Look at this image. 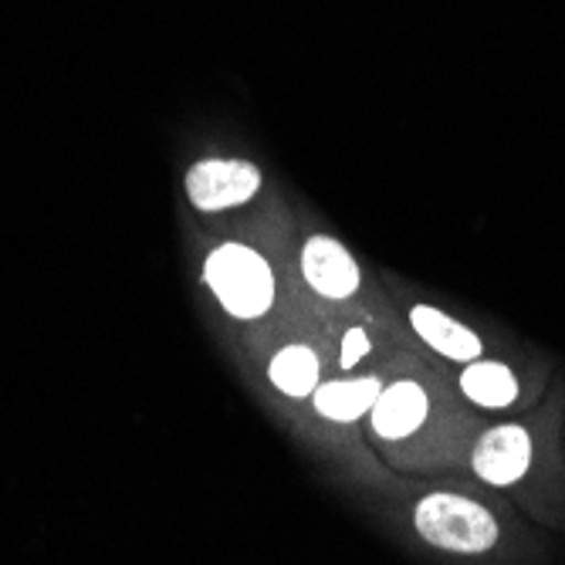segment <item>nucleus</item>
I'll return each mask as SVG.
<instances>
[{
  "mask_svg": "<svg viewBox=\"0 0 565 565\" xmlns=\"http://www.w3.org/2000/svg\"><path fill=\"white\" fill-rule=\"evenodd\" d=\"M414 525L424 542L457 555H481L491 552L498 542V522L491 511L471 498L447 494V491L427 494L417 504Z\"/></svg>",
  "mask_w": 565,
  "mask_h": 565,
  "instance_id": "f257e3e1",
  "label": "nucleus"
},
{
  "mask_svg": "<svg viewBox=\"0 0 565 565\" xmlns=\"http://www.w3.org/2000/svg\"><path fill=\"white\" fill-rule=\"evenodd\" d=\"M203 278L234 319H262L275 305L271 265L244 244H221L207 258Z\"/></svg>",
  "mask_w": 565,
  "mask_h": 565,
  "instance_id": "f03ea898",
  "label": "nucleus"
},
{
  "mask_svg": "<svg viewBox=\"0 0 565 565\" xmlns=\"http://www.w3.org/2000/svg\"><path fill=\"white\" fill-rule=\"evenodd\" d=\"M262 190V173L247 160H203L186 173V193L203 214L241 207Z\"/></svg>",
  "mask_w": 565,
  "mask_h": 565,
  "instance_id": "7ed1b4c3",
  "label": "nucleus"
},
{
  "mask_svg": "<svg viewBox=\"0 0 565 565\" xmlns=\"http://www.w3.org/2000/svg\"><path fill=\"white\" fill-rule=\"evenodd\" d=\"M471 465H475V475L484 484H494V488L519 484L532 468V437H529V430L519 427V424L491 427L475 444Z\"/></svg>",
  "mask_w": 565,
  "mask_h": 565,
  "instance_id": "20e7f679",
  "label": "nucleus"
},
{
  "mask_svg": "<svg viewBox=\"0 0 565 565\" xmlns=\"http://www.w3.org/2000/svg\"><path fill=\"white\" fill-rule=\"evenodd\" d=\"M301 271H305V281L322 298L342 301L359 291V265L335 237H326V234L308 237L301 247Z\"/></svg>",
  "mask_w": 565,
  "mask_h": 565,
  "instance_id": "39448f33",
  "label": "nucleus"
},
{
  "mask_svg": "<svg viewBox=\"0 0 565 565\" xmlns=\"http://www.w3.org/2000/svg\"><path fill=\"white\" fill-rule=\"evenodd\" d=\"M430 417V396L420 383L414 380H399L393 386H383L370 424L373 434L383 440H406L409 434H417Z\"/></svg>",
  "mask_w": 565,
  "mask_h": 565,
  "instance_id": "423d86ee",
  "label": "nucleus"
},
{
  "mask_svg": "<svg viewBox=\"0 0 565 565\" xmlns=\"http://www.w3.org/2000/svg\"><path fill=\"white\" fill-rule=\"evenodd\" d=\"M409 322H414L417 335L444 359H454V363H475V359H481V339L468 326H460L457 319L440 312V308L414 305Z\"/></svg>",
  "mask_w": 565,
  "mask_h": 565,
  "instance_id": "0eeeda50",
  "label": "nucleus"
},
{
  "mask_svg": "<svg viewBox=\"0 0 565 565\" xmlns=\"http://www.w3.org/2000/svg\"><path fill=\"white\" fill-rule=\"evenodd\" d=\"M383 393V383L376 376H363V380H335V383H319V390L312 393L319 417L332 420V424H352L359 417L373 414V406Z\"/></svg>",
  "mask_w": 565,
  "mask_h": 565,
  "instance_id": "6e6552de",
  "label": "nucleus"
},
{
  "mask_svg": "<svg viewBox=\"0 0 565 565\" xmlns=\"http://www.w3.org/2000/svg\"><path fill=\"white\" fill-rule=\"evenodd\" d=\"M460 393L484 409H504L519 399V380L504 363L475 359V363H468L465 373H460Z\"/></svg>",
  "mask_w": 565,
  "mask_h": 565,
  "instance_id": "1a4fd4ad",
  "label": "nucleus"
},
{
  "mask_svg": "<svg viewBox=\"0 0 565 565\" xmlns=\"http://www.w3.org/2000/svg\"><path fill=\"white\" fill-rule=\"evenodd\" d=\"M319 355L308 345H285L268 366V380L291 399H305L319 390Z\"/></svg>",
  "mask_w": 565,
  "mask_h": 565,
  "instance_id": "9d476101",
  "label": "nucleus"
},
{
  "mask_svg": "<svg viewBox=\"0 0 565 565\" xmlns=\"http://www.w3.org/2000/svg\"><path fill=\"white\" fill-rule=\"evenodd\" d=\"M370 352V339H366V329H349L345 339H342V352H339V366L342 370H352L359 359Z\"/></svg>",
  "mask_w": 565,
  "mask_h": 565,
  "instance_id": "9b49d317",
  "label": "nucleus"
}]
</instances>
